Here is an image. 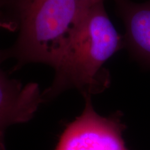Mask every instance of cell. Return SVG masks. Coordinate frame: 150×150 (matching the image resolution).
<instances>
[{"label": "cell", "instance_id": "1", "mask_svg": "<svg viewBox=\"0 0 150 150\" xmlns=\"http://www.w3.org/2000/svg\"><path fill=\"white\" fill-rule=\"evenodd\" d=\"M18 29L13 45L2 50L17 67L42 63L56 70L70 51L89 7L79 0H0ZM93 5V4H92Z\"/></svg>", "mask_w": 150, "mask_h": 150}, {"label": "cell", "instance_id": "2", "mask_svg": "<svg viewBox=\"0 0 150 150\" xmlns=\"http://www.w3.org/2000/svg\"><path fill=\"white\" fill-rule=\"evenodd\" d=\"M124 45L104 1L91 5L68 54L54 70L52 85L42 93L43 102L70 89L78 90L83 95L104 91L109 79L102 72L103 65Z\"/></svg>", "mask_w": 150, "mask_h": 150}, {"label": "cell", "instance_id": "3", "mask_svg": "<svg viewBox=\"0 0 150 150\" xmlns=\"http://www.w3.org/2000/svg\"><path fill=\"white\" fill-rule=\"evenodd\" d=\"M85 107L63 131L54 150H129L123 139L125 125L117 112L104 117L94 109L91 95H83Z\"/></svg>", "mask_w": 150, "mask_h": 150}, {"label": "cell", "instance_id": "4", "mask_svg": "<svg viewBox=\"0 0 150 150\" xmlns=\"http://www.w3.org/2000/svg\"><path fill=\"white\" fill-rule=\"evenodd\" d=\"M5 61L0 50V65ZM43 102L38 84L23 85L11 79L0 66V150H6L5 133L9 127L31 120Z\"/></svg>", "mask_w": 150, "mask_h": 150}, {"label": "cell", "instance_id": "5", "mask_svg": "<svg viewBox=\"0 0 150 150\" xmlns=\"http://www.w3.org/2000/svg\"><path fill=\"white\" fill-rule=\"evenodd\" d=\"M115 1L126 29L125 42L135 56L150 65V0L140 4Z\"/></svg>", "mask_w": 150, "mask_h": 150}, {"label": "cell", "instance_id": "6", "mask_svg": "<svg viewBox=\"0 0 150 150\" xmlns=\"http://www.w3.org/2000/svg\"><path fill=\"white\" fill-rule=\"evenodd\" d=\"M0 29H4L9 30V31H14L15 27L11 22L9 21L7 18L6 16L5 15L4 11H3L0 5Z\"/></svg>", "mask_w": 150, "mask_h": 150}, {"label": "cell", "instance_id": "7", "mask_svg": "<svg viewBox=\"0 0 150 150\" xmlns=\"http://www.w3.org/2000/svg\"><path fill=\"white\" fill-rule=\"evenodd\" d=\"M79 1H81V2L86 4L92 5V4H94L104 1V0H79Z\"/></svg>", "mask_w": 150, "mask_h": 150}]
</instances>
